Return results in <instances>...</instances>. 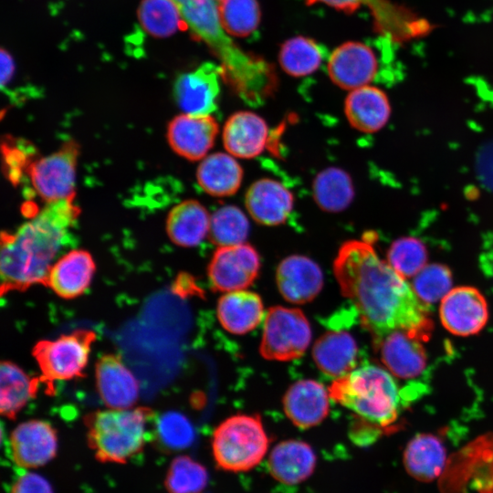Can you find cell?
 <instances>
[{"label":"cell","instance_id":"1","mask_svg":"<svg viewBox=\"0 0 493 493\" xmlns=\"http://www.w3.org/2000/svg\"><path fill=\"white\" fill-rule=\"evenodd\" d=\"M333 271L342 295L352 302L375 343L395 330L421 341L430 337L433 322L428 304L378 257L371 241L344 242L337 252Z\"/></svg>","mask_w":493,"mask_h":493},{"label":"cell","instance_id":"2","mask_svg":"<svg viewBox=\"0 0 493 493\" xmlns=\"http://www.w3.org/2000/svg\"><path fill=\"white\" fill-rule=\"evenodd\" d=\"M74 196L48 202L14 233L1 236L2 289L47 283L55 258L79 215Z\"/></svg>","mask_w":493,"mask_h":493},{"label":"cell","instance_id":"3","mask_svg":"<svg viewBox=\"0 0 493 493\" xmlns=\"http://www.w3.org/2000/svg\"><path fill=\"white\" fill-rule=\"evenodd\" d=\"M192 32L220 60L222 78L242 99L261 102L276 89L278 78L264 58L242 50L224 29L215 0H173Z\"/></svg>","mask_w":493,"mask_h":493},{"label":"cell","instance_id":"4","mask_svg":"<svg viewBox=\"0 0 493 493\" xmlns=\"http://www.w3.org/2000/svg\"><path fill=\"white\" fill-rule=\"evenodd\" d=\"M330 398L351 410L358 419L380 429L393 424L400 410V392L393 375L374 364H363L336 378Z\"/></svg>","mask_w":493,"mask_h":493},{"label":"cell","instance_id":"5","mask_svg":"<svg viewBox=\"0 0 493 493\" xmlns=\"http://www.w3.org/2000/svg\"><path fill=\"white\" fill-rule=\"evenodd\" d=\"M147 412L110 408L89 417L88 438L98 460L124 464L142 451L146 440Z\"/></svg>","mask_w":493,"mask_h":493},{"label":"cell","instance_id":"6","mask_svg":"<svg viewBox=\"0 0 493 493\" xmlns=\"http://www.w3.org/2000/svg\"><path fill=\"white\" fill-rule=\"evenodd\" d=\"M269 438L257 414H235L217 425L212 451L217 467L239 473L256 467L265 457Z\"/></svg>","mask_w":493,"mask_h":493},{"label":"cell","instance_id":"7","mask_svg":"<svg viewBox=\"0 0 493 493\" xmlns=\"http://www.w3.org/2000/svg\"><path fill=\"white\" fill-rule=\"evenodd\" d=\"M311 341V328L299 309L275 306L266 315L261 355L271 361H291L304 354Z\"/></svg>","mask_w":493,"mask_h":493},{"label":"cell","instance_id":"8","mask_svg":"<svg viewBox=\"0 0 493 493\" xmlns=\"http://www.w3.org/2000/svg\"><path fill=\"white\" fill-rule=\"evenodd\" d=\"M79 146L66 142L55 152L28 163L26 171L37 194L47 203L75 195Z\"/></svg>","mask_w":493,"mask_h":493},{"label":"cell","instance_id":"9","mask_svg":"<svg viewBox=\"0 0 493 493\" xmlns=\"http://www.w3.org/2000/svg\"><path fill=\"white\" fill-rule=\"evenodd\" d=\"M94 334L76 331L37 344L34 355L46 379L65 381L79 376L87 365Z\"/></svg>","mask_w":493,"mask_h":493},{"label":"cell","instance_id":"10","mask_svg":"<svg viewBox=\"0 0 493 493\" xmlns=\"http://www.w3.org/2000/svg\"><path fill=\"white\" fill-rule=\"evenodd\" d=\"M306 3H321L348 14L365 5L372 16L374 29L394 41L423 36L430 29L428 22L389 0H306Z\"/></svg>","mask_w":493,"mask_h":493},{"label":"cell","instance_id":"11","mask_svg":"<svg viewBox=\"0 0 493 493\" xmlns=\"http://www.w3.org/2000/svg\"><path fill=\"white\" fill-rule=\"evenodd\" d=\"M260 257L249 244L219 246L208 265V278L215 291L231 292L249 287L260 270Z\"/></svg>","mask_w":493,"mask_h":493},{"label":"cell","instance_id":"12","mask_svg":"<svg viewBox=\"0 0 493 493\" xmlns=\"http://www.w3.org/2000/svg\"><path fill=\"white\" fill-rule=\"evenodd\" d=\"M443 326L450 333L467 337L478 333L487 324L488 309L486 299L473 287L452 288L439 308Z\"/></svg>","mask_w":493,"mask_h":493},{"label":"cell","instance_id":"13","mask_svg":"<svg viewBox=\"0 0 493 493\" xmlns=\"http://www.w3.org/2000/svg\"><path fill=\"white\" fill-rule=\"evenodd\" d=\"M222 68L205 62L180 75L174 84V98L186 114L211 115L217 108Z\"/></svg>","mask_w":493,"mask_h":493},{"label":"cell","instance_id":"14","mask_svg":"<svg viewBox=\"0 0 493 493\" xmlns=\"http://www.w3.org/2000/svg\"><path fill=\"white\" fill-rule=\"evenodd\" d=\"M374 51L366 44L350 41L339 46L330 56L328 73L338 87L352 90L370 85L378 74Z\"/></svg>","mask_w":493,"mask_h":493},{"label":"cell","instance_id":"15","mask_svg":"<svg viewBox=\"0 0 493 493\" xmlns=\"http://www.w3.org/2000/svg\"><path fill=\"white\" fill-rule=\"evenodd\" d=\"M9 442L14 462L23 468L43 467L57 454L56 430L43 420H29L19 424L11 433Z\"/></svg>","mask_w":493,"mask_h":493},{"label":"cell","instance_id":"16","mask_svg":"<svg viewBox=\"0 0 493 493\" xmlns=\"http://www.w3.org/2000/svg\"><path fill=\"white\" fill-rule=\"evenodd\" d=\"M218 131V123L212 115L183 113L170 121L167 138L177 154L189 161H199L208 155Z\"/></svg>","mask_w":493,"mask_h":493},{"label":"cell","instance_id":"17","mask_svg":"<svg viewBox=\"0 0 493 493\" xmlns=\"http://www.w3.org/2000/svg\"><path fill=\"white\" fill-rule=\"evenodd\" d=\"M276 280L286 300L304 304L314 299L320 292L323 273L311 258L303 255H291L278 264Z\"/></svg>","mask_w":493,"mask_h":493},{"label":"cell","instance_id":"18","mask_svg":"<svg viewBox=\"0 0 493 493\" xmlns=\"http://www.w3.org/2000/svg\"><path fill=\"white\" fill-rule=\"evenodd\" d=\"M245 205L256 222L267 226H279L288 219L293 206V194L280 182L261 178L250 184Z\"/></svg>","mask_w":493,"mask_h":493},{"label":"cell","instance_id":"19","mask_svg":"<svg viewBox=\"0 0 493 493\" xmlns=\"http://www.w3.org/2000/svg\"><path fill=\"white\" fill-rule=\"evenodd\" d=\"M268 127L258 114L241 110L226 120L222 140L226 151L236 158L252 159L260 155L268 141Z\"/></svg>","mask_w":493,"mask_h":493},{"label":"cell","instance_id":"20","mask_svg":"<svg viewBox=\"0 0 493 493\" xmlns=\"http://www.w3.org/2000/svg\"><path fill=\"white\" fill-rule=\"evenodd\" d=\"M329 391L314 380H300L293 383L283 399L284 412L298 427L306 429L321 423L330 409Z\"/></svg>","mask_w":493,"mask_h":493},{"label":"cell","instance_id":"21","mask_svg":"<svg viewBox=\"0 0 493 493\" xmlns=\"http://www.w3.org/2000/svg\"><path fill=\"white\" fill-rule=\"evenodd\" d=\"M96 384L101 400L109 408H130L139 396L136 377L120 357L112 354L98 362Z\"/></svg>","mask_w":493,"mask_h":493},{"label":"cell","instance_id":"22","mask_svg":"<svg viewBox=\"0 0 493 493\" xmlns=\"http://www.w3.org/2000/svg\"><path fill=\"white\" fill-rule=\"evenodd\" d=\"M316 463V455L309 444L288 439L271 450L267 469L275 480L294 486L306 481L313 474Z\"/></svg>","mask_w":493,"mask_h":493},{"label":"cell","instance_id":"23","mask_svg":"<svg viewBox=\"0 0 493 493\" xmlns=\"http://www.w3.org/2000/svg\"><path fill=\"white\" fill-rule=\"evenodd\" d=\"M421 341L402 330H395L379 341L382 362L393 375L408 379L418 376L426 364Z\"/></svg>","mask_w":493,"mask_h":493},{"label":"cell","instance_id":"24","mask_svg":"<svg viewBox=\"0 0 493 493\" xmlns=\"http://www.w3.org/2000/svg\"><path fill=\"white\" fill-rule=\"evenodd\" d=\"M344 113L356 130L375 132L387 123L391 107L381 89L367 85L350 91L345 99Z\"/></svg>","mask_w":493,"mask_h":493},{"label":"cell","instance_id":"25","mask_svg":"<svg viewBox=\"0 0 493 493\" xmlns=\"http://www.w3.org/2000/svg\"><path fill=\"white\" fill-rule=\"evenodd\" d=\"M94 271L95 264L89 252L70 250L52 265L47 284L61 298H76L88 288Z\"/></svg>","mask_w":493,"mask_h":493},{"label":"cell","instance_id":"26","mask_svg":"<svg viewBox=\"0 0 493 493\" xmlns=\"http://www.w3.org/2000/svg\"><path fill=\"white\" fill-rule=\"evenodd\" d=\"M216 314L225 330L232 334L243 335L260 324L264 306L257 293L244 289L231 291L219 299Z\"/></svg>","mask_w":493,"mask_h":493},{"label":"cell","instance_id":"27","mask_svg":"<svg viewBox=\"0 0 493 493\" xmlns=\"http://www.w3.org/2000/svg\"><path fill=\"white\" fill-rule=\"evenodd\" d=\"M312 356L323 373L339 378L356 368L357 342L346 331H329L316 341Z\"/></svg>","mask_w":493,"mask_h":493},{"label":"cell","instance_id":"28","mask_svg":"<svg viewBox=\"0 0 493 493\" xmlns=\"http://www.w3.org/2000/svg\"><path fill=\"white\" fill-rule=\"evenodd\" d=\"M243 176L242 166L236 158L227 152L206 155L196 171L199 186L215 197L235 194L241 186Z\"/></svg>","mask_w":493,"mask_h":493},{"label":"cell","instance_id":"29","mask_svg":"<svg viewBox=\"0 0 493 493\" xmlns=\"http://www.w3.org/2000/svg\"><path fill=\"white\" fill-rule=\"evenodd\" d=\"M211 215L196 200H185L170 211L166 230L169 238L177 246L193 247L199 245L209 233Z\"/></svg>","mask_w":493,"mask_h":493},{"label":"cell","instance_id":"30","mask_svg":"<svg viewBox=\"0 0 493 493\" xmlns=\"http://www.w3.org/2000/svg\"><path fill=\"white\" fill-rule=\"evenodd\" d=\"M446 460L442 442L430 434H420L408 443L404 453V467L417 480L428 482L443 471Z\"/></svg>","mask_w":493,"mask_h":493},{"label":"cell","instance_id":"31","mask_svg":"<svg viewBox=\"0 0 493 493\" xmlns=\"http://www.w3.org/2000/svg\"><path fill=\"white\" fill-rule=\"evenodd\" d=\"M312 193L315 203L321 210L340 213L351 204L354 186L346 171L339 167H327L315 176Z\"/></svg>","mask_w":493,"mask_h":493},{"label":"cell","instance_id":"32","mask_svg":"<svg viewBox=\"0 0 493 493\" xmlns=\"http://www.w3.org/2000/svg\"><path fill=\"white\" fill-rule=\"evenodd\" d=\"M326 49L316 41L305 37L288 39L280 47L278 61L282 69L290 76L303 77L316 71Z\"/></svg>","mask_w":493,"mask_h":493},{"label":"cell","instance_id":"33","mask_svg":"<svg viewBox=\"0 0 493 493\" xmlns=\"http://www.w3.org/2000/svg\"><path fill=\"white\" fill-rule=\"evenodd\" d=\"M36 383L17 365L4 362L0 367V410L15 415L35 394Z\"/></svg>","mask_w":493,"mask_h":493},{"label":"cell","instance_id":"34","mask_svg":"<svg viewBox=\"0 0 493 493\" xmlns=\"http://www.w3.org/2000/svg\"><path fill=\"white\" fill-rule=\"evenodd\" d=\"M138 17L143 29L156 37H167L188 28L173 0H142Z\"/></svg>","mask_w":493,"mask_h":493},{"label":"cell","instance_id":"35","mask_svg":"<svg viewBox=\"0 0 493 493\" xmlns=\"http://www.w3.org/2000/svg\"><path fill=\"white\" fill-rule=\"evenodd\" d=\"M249 230L246 214L236 205H226L211 215L208 236L218 246H236L246 242Z\"/></svg>","mask_w":493,"mask_h":493},{"label":"cell","instance_id":"36","mask_svg":"<svg viewBox=\"0 0 493 493\" xmlns=\"http://www.w3.org/2000/svg\"><path fill=\"white\" fill-rule=\"evenodd\" d=\"M218 10L222 26L229 36L247 37L260 22L261 14L257 0H222Z\"/></svg>","mask_w":493,"mask_h":493},{"label":"cell","instance_id":"37","mask_svg":"<svg viewBox=\"0 0 493 493\" xmlns=\"http://www.w3.org/2000/svg\"><path fill=\"white\" fill-rule=\"evenodd\" d=\"M208 481L204 466L186 456H177L171 463L165 478L169 493H202Z\"/></svg>","mask_w":493,"mask_h":493},{"label":"cell","instance_id":"38","mask_svg":"<svg viewBox=\"0 0 493 493\" xmlns=\"http://www.w3.org/2000/svg\"><path fill=\"white\" fill-rule=\"evenodd\" d=\"M388 264L404 278L414 277L427 262L424 244L413 237L394 241L387 252Z\"/></svg>","mask_w":493,"mask_h":493},{"label":"cell","instance_id":"39","mask_svg":"<svg viewBox=\"0 0 493 493\" xmlns=\"http://www.w3.org/2000/svg\"><path fill=\"white\" fill-rule=\"evenodd\" d=\"M411 286L422 301L435 303L452 289V274L445 265H426L414 277Z\"/></svg>","mask_w":493,"mask_h":493},{"label":"cell","instance_id":"40","mask_svg":"<svg viewBox=\"0 0 493 493\" xmlns=\"http://www.w3.org/2000/svg\"><path fill=\"white\" fill-rule=\"evenodd\" d=\"M157 432L162 443L172 449L189 446L194 439L191 422L178 412H167L158 420Z\"/></svg>","mask_w":493,"mask_h":493},{"label":"cell","instance_id":"41","mask_svg":"<svg viewBox=\"0 0 493 493\" xmlns=\"http://www.w3.org/2000/svg\"><path fill=\"white\" fill-rule=\"evenodd\" d=\"M10 493H53V490L46 478L29 472L17 477Z\"/></svg>","mask_w":493,"mask_h":493},{"label":"cell","instance_id":"42","mask_svg":"<svg viewBox=\"0 0 493 493\" xmlns=\"http://www.w3.org/2000/svg\"><path fill=\"white\" fill-rule=\"evenodd\" d=\"M477 173L489 190L493 191V142L485 145L477 156Z\"/></svg>","mask_w":493,"mask_h":493},{"label":"cell","instance_id":"43","mask_svg":"<svg viewBox=\"0 0 493 493\" xmlns=\"http://www.w3.org/2000/svg\"><path fill=\"white\" fill-rule=\"evenodd\" d=\"M381 429L358 419L351 425V439L358 445H367L375 439Z\"/></svg>","mask_w":493,"mask_h":493},{"label":"cell","instance_id":"44","mask_svg":"<svg viewBox=\"0 0 493 493\" xmlns=\"http://www.w3.org/2000/svg\"><path fill=\"white\" fill-rule=\"evenodd\" d=\"M480 264L484 273L493 281V234H489L483 244Z\"/></svg>","mask_w":493,"mask_h":493},{"label":"cell","instance_id":"45","mask_svg":"<svg viewBox=\"0 0 493 493\" xmlns=\"http://www.w3.org/2000/svg\"><path fill=\"white\" fill-rule=\"evenodd\" d=\"M1 85L2 88L7 84L15 71V63L11 55L5 49L1 50Z\"/></svg>","mask_w":493,"mask_h":493},{"label":"cell","instance_id":"46","mask_svg":"<svg viewBox=\"0 0 493 493\" xmlns=\"http://www.w3.org/2000/svg\"><path fill=\"white\" fill-rule=\"evenodd\" d=\"M215 1H222V0H215Z\"/></svg>","mask_w":493,"mask_h":493}]
</instances>
